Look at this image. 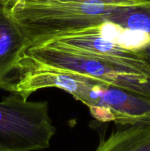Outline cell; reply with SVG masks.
<instances>
[{
	"label": "cell",
	"mask_w": 150,
	"mask_h": 151,
	"mask_svg": "<svg viewBox=\"0 0 150 151\" xmlns=\"http://www.w3.org/2000/svg\"><path fill=\"white\" fill-rule=\"evenodd\" d=\"M149 2L150 0H10L9 8L24 28L31 47L54 35L101 24L119 8Z\"/></svg>",
	"instance_id": "obj_2"
},
{
	"label": "cell",
	"mask_w": 150,
	"mask_h": 151,
	"mask_svg": "<svg viewBox=\"0 0 150 151\" xmlns=\"http://www.w3.org/2000/svg\"><path fill=\"white\" fill-rule=\"evenodd\" d=\"M125 127L101 140L95 151H150V126Z\"/></svg>",
	"instance_id": "obj_6"
},
{
	"label": "cell",
	"mask_w": 150,
	"mask_h": 151,
	"mask_svg": "<svg viewBox=\"0 0 150 151\" xmlns=\"http://www.w3.org/2000/svg\"><path fill=\"white\" fill-rule=\"evenodd\" d=\"M10 0H0V88L5 90L16 81L20 62L30 40L22 25L12 16Z\"/></svg>",
	"instance_id": "obj_5"
},
{
	"label": "cell",
	"mask_w": 150,
	"mask_h": 151,
	"mask_svg": "<svg viewBox=\"0 0 150 151\" xmlns=\"http://www.w3.org/2000/svg\"><path fill=\"white\" fill-rule=\"evenodd\" d=\"M46 88H57L69 93L88 107L91 116L101 122L122 126H150V97L76 74L39 68H24L12 86L28 99Z\"/></svg>",
	"instance_id": "obj_1"
},
{
	"label": "cell",
	"mask_w": 150,
	"mask_h": 151,
	"mask_svg": "<svg viewBox=\"0 0 150 151\" xmlns=\"http://www.w3.org/2000/svg\"><path fill=\"white\" fill-rule=\"evenodd\" d=\"M140 52L142 53L144 59L146 60L147 63L150 65V44L147 46L146 47H145L144 49L141 50Z\"/></svg>",
	"instance_id": "obj_8"
},
{
	"label": "cell",
	"mask_w": 150,
	"mask_h": 151,
	"mask_svg": "<svg viewBox=\"0 0 150 151\" xmlns=\"http://www.w3.org/2000/svg\"><path fill=\"white\" fill-rule=\"evenodd\" d=\"M23 68L76 74L150 97V72L60 49L46 46L29 47L20 62L19 70Z\"/></svg>",
	"instance_id": "obj_3"
},
{
	"label": "cell",
	"mask_w": 150,
	"mask_h": 151,
	"mask_svg": "<svg viewBox=\"0 0 150 151\" xmlns=\"http://www.w3.org/2000/svg\"><path fill=\"white\" fill-rule=\"evenodd\" d=\"M55 133L48 101H28L12 91L0 102V151L47 149Z\"/></svg>",
	"instance_id": "obj_4"
},
{
	"label": "cell",
	"mask_w": 150,
	"mask_h": 151,
	"mask_svg": "<svg viewBox=\"0 0 150 151\" xmlns=\"http://www.w3.org/2000/svg\"><path fill=\"white\" fill-rule=\"evenodd\" d=\"M108 22L150 35V2L118 9L109 17Z\"/></svg>",
	"instance_id": "obj_7"
},
{
	"label": "cell",
	"mask_w": 150,
	"mask_h": 151,
	"mask_svg": "<svg viewBox=\"0 0 150 151\" xmlns=\"http://www.w3.org/2000/svg\"><path fill=\"white\" fill-rule=\"evenodd\" d=\"M11 1H17V0H11Z\"/></svg>",
	"instance_id": "obj_9"
}]
</instances>
